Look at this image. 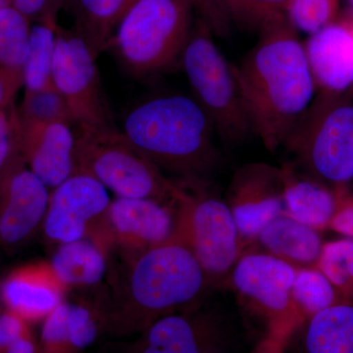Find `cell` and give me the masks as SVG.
<instances>
[{
	"mask_svg": "<svg viewBox=\"0 0 353 353\" xmlns=\"http://www.w3.org/2000/svg\"><path fill=\"white\" fill-rule=\"evenodd\" d=\"M259 34L232 69L253 134L275 152L312 103L316 85L304 43L285 15Z\"/></svg>",
	"mask_w": 353,
	"mask_h": 353,
	"instance_id": "obj_1",
	"label": "cell"
},
{
	"mask_svg": "<svg viewBox=\"0 0 353 353\" xmlns=\"http://www.w3.org/2000/svg\"><path fill=\"white\" fill-rule=\"evenodd\" d=\"M123 132L153 164L185 185H203L221 165L214 127L194 97L167 94L128 113Z\"/></svg>",
	"mask_w": 353,
	"mask_h": 353,
	"instance_id": "obj_2",
	"label": "cell"
},
{
	"mask_svg": "<svg viewBox=\"0 0 353 353\" xmlns=\"http://www.w3.org/2000/svg\"><path fill=\"white\" fill-rule=\"evenodd\" d=\"M125 257L126 270L114 290V315L136 326L146 329L164 316L194 307L210 287L176 231L160 245Z\"/></svg>",
	"mask_w": 353,
	"mask_h": 353,
	"instance_id": "obj_3",
	"label": "cell"
},
{
	"mask_svg": "<svg viewBox=\"0 0 353 353\" xmlns=\"http://www.w3.org/2000/svg\"><path fill=\"white\" fill-rule=\"evenodd\" d=\"M194 0H137L121 20L108 48L134 76L173 67L192 32Z\"/></svg>",
	"mask_w": 353,
	"mask_h": 353,
	"instance_id": "obj_4",
	"label": "cell"
},
{
	"mask_svg": "<svg viewBox=\"0 0 353 353\" xmlns=\"http://www.w3.org/2000/svg\"><path fill=\"white\" fill-rule=\"evenodd\" d=\"M76 127L75 173L92 176L116 197L175 203L181 185L167 179L117 127Z\"/></svg>",
	"mask_w": 353,
	"mask_h": 353,
	"instance_id": "obj_5",
	"label": "cell"
},
{
	"mask_svg": "<svg viewBox=\"0 0 353 353\" xmlns=\"http://www.w3.org/2000/svg\"><path fill=\"white\" fill-rule=\"evenodd\" d=\"M194 99L208 116L219 139L229 145L252 132L232 64L218 48L212 31L201 18L192 26L181 57Z\"/></svg>",
	"mask_w": 353,
	"mask_h": 353,
	"instance_id": "obj_6",
	"label": "cell"
},
{
	"mask_svg": "<svg viewBox=\"0 0 353 353\" xmlns=\"http://www.w3.org/2000/svg\"><path fill=\"white\" fill-rule=\"evenodd\" d=\"M343 94L313 99L285 143L299 165L336 185L353 178V102Z\"/></svg>",
	"mask_w": 353,
	"mask_h": 353,
	"instance_id": "obj_7",
	"label": "cell"
},
{
	"mask_svg": "<svg viewBox=\"0 0 353 353\" xmlns=\"http://www.w3.org/2000/svg\"><path fill=\"white\" fill-rule=\"evenodd\" d=\"M192 185H181L175 202V231L190 246L209 285L230 276L241 256L243 243L227 202Z\"/></svg>",
	"mask_w": 353,
	"mask_h": 353,
	"instance_id": "obj_8",
	"label": "cell"
},
{
	"mask_svg": "<svg viewBox=\"0 0 353 353\" xmlns=\"http://www.w3.org/2000/svg\"><path fill=\"white\" fill-rule=\"evenodd\" d=\"M297 268L266 252L241 255L230 274L234 292L266 332L292 336L303 324L292 297Z\"/></svg>",
	"mask_w": 353,
	"mask_h": 353,
	"instance_id": "obj_9",
	"label": "cell"
},
{
	"mask_svg": "<svg viewBox=\"0 0 353 353\" xmlns=\"http://www.w3.org/2000/svg\"><path fill=\"white\" fill-rule=\"evenodd\" d=\"M97 57L80 34L57 26L52 83L66 101L74 125L114 128L115 122L102 88Z\"/></svg>",
	"mask_w": 353,
	"mask_h": 353,
	"instance_id": "obj_10",
	"label": "cell"
},
{
	"mask_svg": "<svg viewBox=\"0 0 353 353\" xmlns=\"http://www.w3.org/2000/svg\"><path fill=\"white\" fill-rule=\"evenodd\" d=\"M111 201L108 190L99 181L73 174L50 192L43 220L46 238L59 245L87 238L99 240L105 232Z\"/></svg>",
	"mask_w": 353,
	"mask_h": 353,
	"instance_id": "obj_11",
	"label": "cell"
},
{
	"mask_svg": "<svg viewBox=\"0 0 353 353\" xmlns=\"http://www.w3.org/2000/svg\"><path fill=\"white\" fill-rule=\"evenodd\" d=\"M145 330L139 353H224L232 338L226 316L199 304L164 316Z\"/></svg>",
	"mask_w": 353,
	"mask_h": 353,
	"instance_id": "obj_12",
	"label": "cell"
},
{
	"mask_svg": "<svg viewBox=\"0 0 353 353\" xmlns=\"http://www.w3.org/2000/svg\"><path fill=\"white\" fill-rule=\"evenodd\" d=\"M226 202L243 245L255 241L269 222L284 213L280 170L264 163L241 167L234 173Z\"/></svg>",
	"mask_w": 353,
	"mask_h": 353,
	"instance_id": "obj_13",
	"label": "cell"
},
{
	"mask_svg": "<svg viewBox=\"0 0 353 353\" xmlns=\"http://www.w3.org/2000/svg\"><path fill=\"white\" fill-rule=\"evenodd\" d=\"M20 155L0 173V240L22 243L43 223L50 194L38 176L22 163Z\"/></svg>",
	"mask_w": 353,
	"mask_h": 353,
	"instance_id": "obj_14",
	"label": "cell"
},
{
	"mask_svg": "<svg viewBox=\"0 0 353 353\" xmlns=\"http://www.w3.org/2000/svg\"><path fill=\"white\" fill-rule=\"evenodd\" d=\"M175 203L150 199L116 197L106 214V229L112 245L125 254H134L160 245L175 231Z\"/></svg>",
	"mask_w": 353,
	"mask_h": 353,
	"instance_id": "obj_15",
	"label": "cell"
},
{
	"mask_svg": "<svg viewBox=\"0 0 353 353\" xmlns=\"http://www.w3.org/2000/svg\"><path fill=\"white\" fill-rule=\"evenodd\" d=\"M316 88L338 94L353 87V8L341 11L333 23L304 43Z\"/></svg>",
	"mask_w": 353,
	"mask_h": 353,
	"instance_id": "obj_16",
	"label": "cell"
},
{
	"mask_svg": "<svg viewBox=\"0 0 353 353\" xmlns=\"http://www.w3.org/2000/svg\"><path fill=\"white\" fill-rule=\"evenodd\" d=\"M18 127L20 157L48 189H55L75 174L76 139L72 124L18 120Z\"/></svg>",
	"mask_w": 353,
	"mask_h": 353,
	"instance_id": "obj_17",
	"label": "cell"
},
{
	"mask_svg": "<svg viewBox=\"0 0 353 353\" xmlns=\"http://www.w3.org/2000/svg\"><path fill=\"white\" fill-rule=\"evenodd\" d=\"M65 290L50 263H39L10 274L0 287V296L10 312L34 321L44 319L63 303Z\"/></svg>",
	"mask_w": 353,
	"mask_h": 353,
	"instance_id": "obj_18",
	"label": "cell"
},
{
	"mask_svg": "<svg viewBox=\"0 0 353 353\" xmlns=\"http://www.w3.org/2000/svg\"><path fill=\"white\" fill-rule=\"evenodd\" d=\"M279 170L285 214L316 231L329 226L340 201L333 192L301 175L290 164Z\"/></svg>",
	"mask_w": 353,
	"mask_h": 353,
	"instance_id": "obj_19",
	"label": "cell"
},
{
	"mask_svg": "<svg viewBox=\"0 0 353 353\" xmlns=\"http://www.w3.org/2000/svg\"><path fill=\"white\" fill-rule=\"evenodd\" d=\"M255 241L263 246L266 253L297 269L316 266L323 248L316 230L285 213L269 222Z\"/></svg>",
	"mask_w": 353,
	"mask_h": 353,
	"instance_id": "obj_20",
	"label": "cell"
},
{
	"mask_svg": "<svg viewBox=\"0 0 353 353\" xmlns=\"http://www.w3.org/2000/svg\"><path fill=\"white\" fill-rule=\"evenodd\" d=\"M137 0H65L75 21L74 31L99 55L108 50L118 25Z\"/></svg>",
	"mask_w": 353,
	"mask_h": 353,
	"instance_id": "obj_21",
	"label": "cell"
},
{
	"mask_svg": "<svg viewBox=\"0 0 353 353\" xmlns=\"http://www.w3.org/2000/svg\"><path fill=\"white\" fill-rule=\"evenodd\" d=\"M303 353H353V305L336 303L305 320Z\"/></svg>",
	"mask_w": 353,
	"mask_h": 353,
	"instance_id": "obj_22",
	"label": "cell"
},
{
	"mask_svg": "<svg viewBox=\"0 0 353 353\" xmlns=\"http://www.w3.org/2000/svg\"><path fill=\"white\" fill-rule=\"evenodd\" d=\"M106 248L92 239L60 245L51 267L65 287H87L101 282L105 275Z\"/></svg>",
	"mask_w": 353,
	"mask_h": 353,
	"instance_id": "obj_23",
	"label": "cell"
},
{
	"mask_svg": "<svg viewBox=\"0 0 353 353\" xmlns=\"http://www.w3.org/2000/svg\"><path fill=\"white\" fill-rule=\"evenodd\" d=\"M57 17H48L32 26L29 50L22 72L25 92L53 87L52 66L57 43Z\"/></svg>",
	"mask_w": 353,
	"mask_h": 353,
	"instance_id": "obj_24",
	"label": "cell"
},
{
	"mask_svg": "<svg viewBox=\"0 0 353 353\" xmlns=\"http://www.w3.org/2000/svg\"><path fill=\"white\" fill-rule=\"evenodd\" d=\"M29 20L12 6L0 10V69L21 79L31 36Z\"/></svg>",
	"mask_w": 353,
	"mask_h": 353,
	"instance_id": "obj_25",
	"label": "cell"
},
{
	"mask_svg": "<svg viewBox=\"0 0 353 353\" xmlns=\"http://www.w3.org/2000/svg\"><path fill=\"white\" fill-rule=\"evenodd\" d=\"M292 301L305 321L336 303V288L316 267L297 269L292 289Z\"/></svg>",
	"mask_w": 353,
	"mask_h": 353,
	"instance_id": "obj_26",
	"label": "cell"
},
{
	"mask_svg": "<svg viewBox=\"0 0 353 353\" xmlns=\"http://www.w3.org/2000/svg\"><path fill=\"white\" fill-rule=\"evenodd\" d=\"M16 113L20 122L74 124L68 105L54 85L38 92H25L24 99Z\"/></svg>",
	"mask_w": 353,
	"mask_h": 353,
	"instance_id": "obj_27",
	"label": "cell"
},
{
	"mask_svg": "<svg viewBox=\"0 0 353 353\" xmlns=\"http://www.w3.org/2000/svg\"><path fill=\"white\" fill-rule=\"evenodd\" d=\"M289 0H221L228 19L252 31L260 32L285 15Z\"/></svg>",
	"mask_w": 353,
	"mask_h": 353,
	"instance_id": "obj_28",
	"label": "cell"
},
{
	"mask_svg": "<svg viewBox=\"0 0 353 353\" xmlns=\"http://www.w3.org/2000/svg\"><path fill=\"white\" fill-rule=\"evenodd\" d=\"M340 12V0H289L285 15L297 32L311 36L333 23Z\"/></svg>",
	"mask_w": 353,
	"mask_h": 353,
	"instance_id": "obj_29",
	"label": "cell"
},
{
	"mask_svg": "<svg viewBox=\"0 0 353 353\" xmlns=\"http://www.w3.org/2000/svg\"><path fill=\"white\" fill-rule=\"evenodd\" d=\"M316 268L328 278L336 289L353 290V240L345 239L323 245Z\"/></svg>",
	"mask_w": 353,
	"mask_h": 353,
	"instance_id": "obj_30",
	"label": "cell"
},
{
	"mask_svg": "<svg viewBox=\"0 0 353 353\" xmlns=\"http://www.w3.org/2000/svg\"><path fill=\"white\" fill-rule=\"evenodd\" d=\"M41 339L48 353H69L71 345L68 303H62L44 318Z\"/></svg>",
	"mask_w": 353,
	"mask_h": 353,
	"instance_id": "obj_31",
	"label": "cell"
},
{
	"mask_svg": "<svg viewBox=\"0 0 353 353\" xmlns=\"http://www.w3.org/2000/svg\"><path fill=\"white\" fill-rule=\"evenodd\" d=\"M68 318L73 350H83L92 345L97 338V326L90 309L68 303Z\"/></svg>",
	"mask_w": 353,
	"mask_h": 353,
	"instance_id": "obj_32",
	"label": "cell"
},
{
	"mask_svg": "<svg viewBox=\"0 0 353 353\" xmlns=\"http://www.w3.org/2000/svg\"><path fill=\"white\" fill-rule=\"evenodd\" d=\"M19 155V127L12 104L0 109V173Z\"/></svg>",
	"mask_w": 353,
	"mask_h": 353,
	"instance_id": "obj_33",
	"label": "cell"
},
{
	"mask_svg": "<svg viewBox=\"0 0 353 353\" xmlns=\"http://www.w3.org/2000/svg\"><path fill=\"white\" fill-rule=\"evenodd\" d=\"M64 2L65 0H11V6L29 19L41 21L57 17L58 9L64 6Z\"/></svg>",
	"mask_w": 353,
	"mask_h": 353,
	"instance_id": "obj_34",
	"label": "cell"
},
{
	"mask_svg": "<svg viewBox=\"0 0 353 353\" xmlns=\"http://www.w3.org/2000/svg\"><path fill=\"white\" fill-rule=\"evenodd\" d=\"M24 320L9 312L0 314V350H6L13 341L25 334Z\"/></svg>",
	"mask_w": 353,
	"mask_h": 353,
	"instance_id": "obj_35",
	"label": "cell"
},
{
	"mask_svg": "<svg viewBox=\"0 0 353 353\" xmlns=\"http://www.w3.org/2000/svg\"><path fill=\"white\" fill-rule=\"evenodd\" d=\"M329 226L353 240V201L341 199Z\"/></svg>",
	"mask_w": 353,
	"mask_h": 353,
	"instance_id": "obj_36",
	"label": "cell"
},
{
	"mask_svg": "<svg viewBox=\"0 0 353 353\" xmlns=\"http://www.w3.org/2000/svg\"><path fill=\"white\" fill-rule=\"evenodd\" d=\"M194 7L201 14V19L208 24L211 31L219 30L220 20L227 17L221 0H194Z\"/></svg>",
	"mask_w": 353,
	"mask_h": 353,
	"instance_id": "obj_37",
	"label": "cell"
},
{
	"mask_svg": "<svg viewBox=\"0 0 353 353\" xmlns=\"http://www.w3.org/2000/svg\"><path fill=\"white\" fill-rule=\"evenodd\" d=\"M290 340V336L266 332L250 353H285Z\"/></svg>",
	"mask_w": 353,
	"mask_h": 353,
	"instance_id": "obj_38",
	"label": "cell"
},
{
	"mask_svg": "<svg viewBox=\"0 0 353 353\" xmlns=\"http://www.w3.org/2000/svg\"><path fill=\"white\" fill-rule=\"evenodd\" d=\"M21 85H23L22 79L0 69V109L12 104L13 97Z\"/></svg>",
	"mask_w": 353,
	"mask_h": 353,
	"instance_id": "obj_39",
	"label": "cell"
},
{
	"mask_svg": "<svg viewBox=\"0 0 353 353\" xmlns=\"http://www.w3.org/2000/svg\"><path fill=\"white\" fill-rule=\"evenodd\" d=\"M34 352H36V347L34 343L25 334L13 341L6 350V353H34Z\"/></svg>",
	"mask_w": 353,
	"mask_h": 353,
	"instance_id": "obj_40",
	"label": "cell"
},
{
	"mask_svg": "<svg viewBox=\"0 0 353 353\" xmlns=\"http://www.w3.org/2000/svg\"><path fill=\"white\" fill-rule=\"evenodd\" d=\"M9 6H11V0H0V10Z\"/></svg>",
	"mask_w": 353,
	"mask_h": 353,
	"instance_id": "obj_41",
	"label": "cell"
},
{
	"mask_svg": "<svg viewBox=\"0 0 353 353\" xmlns=\"http://www.w3.org/2000/svg\"><path fill=\"white\" fill-rule=\"evenodd\" d=\"M350 4H352V6H350V7H352V8H353V0H350Z\"/></svg>",
	"mask_w": 353,
	"mask_h": 353,
	"instance_id": "obj_42",
	"label": "cell"
}]
</instances>
